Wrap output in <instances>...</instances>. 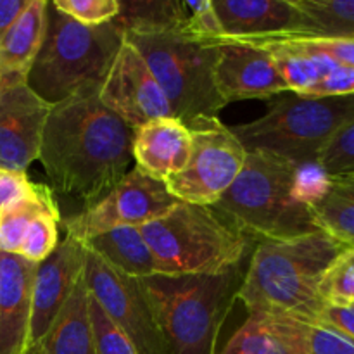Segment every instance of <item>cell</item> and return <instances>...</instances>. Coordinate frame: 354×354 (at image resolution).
I'll list each match as a JSON object with an SVG mask.
<instances>
[{
  "mask_svg": "<svg viewBox=\"0 0 354 354\" xmlns=\"http://www.w3.org/2000/svg\"><path fill=\"white\" fill-rule=\"evenodd\" d=\"M124 35L113 23L86 26L48 2L47 31L26 83L50 106L99 93Z\"/></svg>",
  "mask_w": 354,
  "mask_h": 354,
  "instance_id": "obj_5",
  "label": "cell"
},
{
  "mask_svg": "<svg viewBox=\"0 0 354 354\" xmlns=\"http://www.w3.org/2000/svg\"><path fill=\"white\" fill-rule=\"evenodd\" d=\"M214 85L225 106L235 100L272 99L287 92L272 55L256 41H218Z\"/></svg>",
  "mask_w": 354,
  "mask_h": 354,
  "instance_id": "obj_13",
  "label": "cell"
},
{
  "mask_svg": "<svg viewBox=\"0 0 354 354\" xmlns=\"http://www.w3.org/2000/svg\"><path fill=\"white\" fill-rule=\"evenodd\" d=\"M225 38L248 41L308 38L310 24L294 0H218Z\"/></svg>",
  "mask_w": 354,
  "mask_h": 354,
  "instance_id": "obj_16",
  "label": "cell"
},
{
  "mask_svg": "<svg viewBox=\"0 0 354 354\" xmlns=\"http://www.w3.org/2000/svg\"><path fill=\"white\" fill-rule=\"evenodd\" d=\"M192 154V133L178 118H158L133 128L131 159L135 168L166 182L182 171Z\"/></svg>",
  "mask_w": 354,
  "mask_h": 354,
  "instance_id": "obj_17",
  "label": "cell"
},
{
  "mask_svg": "<svg viewBox=\"0 0 354 354\" xmlns=\"http://www.w3.org/2000/svg\"><path fill=\"white\" fill-rule=\"evenodd\" d=\"M55 207L57 204L52 196V190L47 185L37 183V192L30 199L14 206L0 218V252L19 254L31 221L44 211L55 209Z\"/></svg>",
  "mask_w": 354,
  "mask_h": 354,
  "instance_id": "obj_27",
  "label": "cell"
},
{
  "mask_svg": "<svg viewBox=\"0 0 354 354\" xmlns=\"http://www.w3.org/2000/svg\"><path fill=\"white\" fill-rule=\"evenodd\" d=\"M346 248L325 232L256 244L237 299L249 315L315 322L324 310L320 283Z\"/></svg>",
  "mask_w": 354,
  "mask_h": 354,
  "instance_id": "obj_2",
  "label": "cell"
},
{
  "mask_svg": "<svg viewBox=\"0 0 354 354\" xmlns=\"http://www.w3.org/2000/svg\"><path fill=\"white\" fill-rule=\"evenodd\" d=\"M135 45L168 97L173 116L185 124L218 116L225 102L214 85L218 41L201 40L182 30L152 35H124Z\"/></svg>",
  "mask_w": 354,
  "mask_h": 354,
  "instance_id": "obj_8",
  "label": "cell"
},
{
  "mask_svg": "<svg viewBox=\"0 0 354 354\" xmlns=\"http://www.w3.org/2000/svg\"><path fill=\"white\" fill-rule=\"evenodd\" d=\"M315 166L325 176L354 173V118L332 137Z\"/></svg>",
  "mask_w": 354,
  "mask_h": 354,
  "instance_id": "obj_30",
  "label": "cell"
},
{
  "mask_svg": "<svg viewBox=\"0 0 354 354\" xmlns=\"http://www.w3.org/2000/svg\"><path fill=\"white\" fill-rule=\"evenodd\" d=\"M107 265L131 279L156 275L158 263L142 235L140 227H118L83 242Z\"/></svg>",
  "mask_w": 354,
  "mask_h": 354,
  "instance_id": "obj_24",
  "label": "cell"
},
{
  "mask_svg": "<svg viewBox=\"0 0 354 354\" xmlns=\"http://www.w3.org/2000/svg\"><path fill=\"white\" fill-rule=\"evenodd\" d=\"M83 279L90 296L130 337L138 353L166 354L161 334L137 279L114 270L90 249H86Z\"/></svg>",
  "mask_w": 354,
  "mask_h": 354,
  "instance_id": "obj_11",
  "label": "cell"
},
{
  "mask_svg": "<svg viewBox=\"0 0 354 354\" xmlns=\"http://www.w3.org/2000/svg\"><path fill=\"white\" fill-rule=\"evenodd\" d=\"M299 175L294 162L251 151L237 180L213 207L256 242L317 234L322 230L299 190Z\"/></svg>",
  "mask_w": 354,
  "mask_h": 354,
  "instance_id": "obj_4",
  "label": "cell"
},
{
  "mask_svg": "<svg viewBox=\"0 0 354 354\" xmlns=\"http://www.w3.org/2000/svg\"><path fill=\"white\" fill-rule=\"evenodd\" d=\"M162 275H216L242 266L258 242L213 206L178 203L140 227Z\"/></svg>",
  "mask_w": 354,
  "mask_h": 354,
  "instance_id": "obj_6",
  "label": "cell"
},
{
  "mask_svg": "<svg viewBox=\"0 0 354 354\" xmlns=\"http://www.w3.org/2000/svg\"><path fill=\"white\" fill-rule=\"evenodd\" d=\"M299 40L304 47L327 54L334 61L354 68V40H306V38H294Z\"/></svg>",
  "mask_w": 354,
  "mask_h": 354,
  "instance_id": "obj_36",
  "label": "cell"
},
{
  "mask_svg": "<svg viewBox=\"0 0 354 354\" xmlns=\"http://www.w3.org/2000/svg\"><path fill=\"white\" fill-rule=\"evenodd\" d=\"M52 6L86 26L113 23L120 14V0H54Z\"/></svg>",
  "mask_w": 354,
  "mask_h": 354,
  "instance_id": "obj_32",
  "label": "cell"
},
{
  "mask_svg": "<svg viewBox=\"0 0 354 354\" xmlns=\"http://www.w3.org/2000/svg\"><path fill=\"white\" fill-rule=\"evenodd\" d=\"M320 296L325 304H354V249L342 251L328 266L320 283Z\"/></svg>",
  "mask_w": 354,
  "mask_h": 354,
  "instance_id": "obj_29",
  "label": "cell"
},
{
  "mask_svg": "<svg viewBox=\"0 0 354 354\" xmlns=\"http://www.w3.org/2000/svg\"><path fill=\"white\" fill-rule=\"evenodd\" d=\"M187 127L192 133V154L185 168L165 183L180 203L214 206L237 180L248 151L218 116L197 118Z\"/></svg>",
  "mask_w": 354,
  "mask_h": 354,
  "instance_id": "obj_9",
  "label": "cell"
},
{
  "mask_svg": "<svg viewBox=\"0 0 354 354\" xmlns=\"http://www.w3.org/2000/svg\"><path fill=\"white\" fill-rule=\"evenodd\" d=\"M37 192V183H31L24 171L0 169V218L23 201Z\"/></svg>",
  "mask_w": 354,
  "mask_h": 354,
  "instance_id": "obj_35",
  "label": "cell"
},
{
  "mask_svg": "<svg viewBox=\"0 0 354 354\" xmlns=\"http://www.w3.org/2000/svg\"><path fill=\"white\" fill-rule=\"evenodd\" d=\"M354 118V95L277 97L268 113L232 128L248 152L263 151L301 168L317 165L335 133Z\"/></svg>",
  "mask_w": 354,
  "mask_h": 354,
  "instance_id": "obj_7",
  "label": "cell"
},
{
  "mask_svg": "<svg viewBox=\"0 0 354 354\" xmlns=\"http://www.w3.org/2000/svg\"><path fill=\"white\" fill-rule=\"evenodd\" d=\"M99 100L130 128L158 118H175L145 59L127 38L100 86Z\"/></svg>",
  "mask_w": 354,
  "mask_h": 354,
  "instance_id": "obj_12",
  "label": "cell"
},
{
  "mask_svg": "<svg viewBox=\"0 0 354 354\" xmlns=\"http://www.w3.org/2000/svg\"><path fill=\"white\" fill-rule=\"evenodd\" d=\"M256 44L263 45L270 52L280 73V78L286 83L287 92L296 95H306L337 66V61L328 57L327 54L304 47L299 40L294 38L256 41Z\"/></svg>",
  "mask_w": 354,
  "mask_h": 354,
  "instance_id": "obj_23",
  "label": "cell"
},
{
  "mask_svg": "<svg viewBox=\"0 0 354 354\" xmlns=\"http://www.w3.org/2000/svg\"><path fill=\"white\" fill-rule=\"evenodd\" d=\"M315 322H322L330 327L337 328L342 334L354 341V308L337 306V304H325Z\"/></svg>",
  "mask_w": 354,
  "mask_h": 354,
  "instance_id": "obj_37",
  "label": "cell"
},
{
  "mask_svg": "<svg viewBox=\"0 0 354 354\" xmlns=\"http://www.w3.org/2000/svg\"><path fill=\"white\" fill-rule=\"evenodd\" d=\"M308 204L322 232L354 249V173L325 176Z\"/></svg>",
  "mask_w": 354,
  "mask_h": 354,
  "instance_id": "obj_22",
  "label": "cell"
},
{
  "mask_svg": "<svg viewBox=\"0 0 354 354\" xmlns=\"http://www.w3.org/2000/svg\"><path fill=\"white\" fill-rule=\"evenodd\" d=\"M50 109L26 82L0 86V169L26 173L38 159Z\"/></svg>",
  "mask_w": 354,
  "mask_h": 354,
  "instance_id": "obj_14",
  "label": "cell"
},
{
  "mask_svg": "<svg viewBox=\"0 0 354 354\" xmlns=\"http://www.w3.org/2000/svg\"><path fill=\"white\" fill-rule=\"evenodd\" d=\"M183 3L187 9V19L182 26L183 33L201 40H223V28L211 0H183Z\"/></svg>",
  "mask_w": 354,
  "mask_h": 354,
  "instance_id": "obj_33",
  "label": "cell"
},
{
  "mask_svg": "<svg viewBox=\"0 0 354 354\" xmlns=\"http://www.w3.org/2000/svg\"><path fill=\"white\" fill-rule=\"evenodd\" d=\"M128 127L99 100L78 95L52 106L38 161L54 189L90 207L111 192L131 161Z\"/></svg>",
  "mask_w": 354,
  "mask_h": 354,
  "instance_id": "obj_1",
  "label": "cell"
},
{
  "mask_svg": "<svg viewBox=\"0 0 354 354\" xmlns=\"http://www.w3.org/2000/svg\"><path fill=\"white\" fill-rule=\"evenodd\" d=\"M47 0H30L0 38V86L26 82L47 31Z\"/></svg>",
  "mask_w": 354,
  "mask_h": 354,
  "instance_id": "obj_20",
  "label": "cell"
},
{
  "mask_svg": "<svg viewBox=\"0 0 354 354\" xmlns=\"http://www.w3.org/2000/svg\"><path fill=\"white\" fill-rule=\"evenodd\" d=\"M310 24L306 40H354V0H294Z\"/></svg>",
  "mask_w": 354,
  "mask_h": 354,
  "instance_id": "obj_26",
  "label": "cell"
},
{
  "mask_svg": "<svg viewBox=\"0 0 354 354\" xmlns=\"http://www.w3.org/2000/svg\"><path fill=\"white\" fill-rule=\"evenodd\" d=\"M59 223H61L59 207L47 209L38 214L31 221L17 256L24 258L26 261L35 263V265L45 261L54 252V249L57 248Z\"/></svg>",
  "mask_w": 354,
  "mask_h": 354,
  "instance_id": "obj_28",
  "label": "cell"
},
{
  "mask_svg": "<svg viewBox=\"0 0 354 354\" xmlns=\"http://www.w3.org/2000/svg\"><path fill=\"white\" fill-rule=\"evenodd\" d=\"M86 248L83 242L66 237L45 261L38 263L31 286V317L28 349L41 341L85 270Z\"/></svg>",
  "mask_w": 354,
  "mask_h": 354,
  "instance_id": "obj_15",
  "label": "cell"
},
{
  "mask_svg": "<svg viewBox=\"0 0 354 354\" xmlns=\"http://www.w3.org/2000/svg\"><path fill=\"white\" fill-rule=\"evenodd\" d=\"M90 322H92L99 354H140L130 337L104 313L92 296H90Z\"/></svg>",
  "mask_w": 354,
  "mask_h": 354,
  "instance_id": "obj_31",
  "label": "cell"
},
{
  "mask_svg": "<svg viewBox=\"0 0 354 354\" xmlns=\"http://www.w3.org/2000/svg\"><path fill=\"white\" fill-rule=\"evenodd\" d=\"M30 0H0V38L23 14Z\"/></svg>",
  "mask_w": 354,
  "mask_h": 354,
  "instance_id": "obj_38",
  "label": "cell"
},
{
  "mask_svg": "<svg viewBox=\"0 0 354 354\" xmlns=\"http://www.w3.org/2000/svg\"><path fill=\"white\" fill-rule=\"evenodd\" d=\"M242 266L216 275H156L137 279L166 354H216V341L237 301Z\"/></svg>",
  "mask_w": 354,
  "mask_h": 354,
  "instance_id": "obj_3",
  "label": "cell"
},
{
  "mask_svg": "<svg viewBox=\"0 0 354 354\" xmlns=\"http://www.w3.org/2000/svg\"><path fill=\"white\" fill-rule=\"evenodd\" d=\"M37 265L0 252V354H26Z\"/></svg>",
  "mask_w": 354,
  "mask_h": 354,
  "instance_id": "obj_18",
  "label": "cell"
},
{
  "mask_svg": "<svg viewBox=\"0 0 354 354\" xmlns=\"http://www.w3.org/2000/svg\"><path fill=\"white\" fill-rule=\"evenodd\" d=\"M178 203L165 182L133 168L107 196L82 213L66 218V237L86 242L118 227H142L165 216Z\"/></svg>",
  "mask_w": 354,
  "mask_h": 354,
  "instance_id": "obj_10",
  "label": "cell"
},
{
  "mask_svg": "<svg viewBox=\"0 0 354 354\" xmlns=\"http://www.w3.org/2000/svg\"><path fill=\"white\" fill-rule=\"evenodd\" d=\"M113 21L123 35H152L182 30L187 19L183 0H120Z\"/></svg>",
  "mask_w": 354,
  "mask_h": 354,
  "instance_id": "obj_25",
  "label": "cell"
},
{
  "mask_svg": "<svg viewBox=\"0 0 354 354\" xmlns=\"http://www.w3.org/2000/svg\"><path fill=\"white\" fill-rule=\"evenodd\" d=\"M218 354H311L304 320L279 315H249Z\"/></svg>",
  "mask_w": 354,
  "mask_h": 354,
  "instance_id": "obj_19",
  "label": "cell"
},
{
  "mask_svg": "<svg viewBox=\"0 0 354 354\" xmlns=\"http://www.w3.org/2000/svg\"><path fill=\"white\" fill-rule=\"evenodd\" d=\"M304 332L311 354H354L353 339L330 325L304 320Z\"/></svg>",
  "mask_w": 354,
  "mask_h": 354,
  "instance_id": "obj_34",
  "label": "cell"
},
{
  "mask_svg": "<svg viewBox=\"0 0 354 354\" xmlns=\"http://www.w3.org/2000/svg\"><path fill=\"white\" fill-rule=\"evenodd\" d=\"M26 354H99L90 322V294L83 277L47 334Z\"/></svg>",
  "mask_w": 354,
  "mask_h": 354,
  "instance_id": "obj_21",
  "label": "cell"
}]
</instances>
